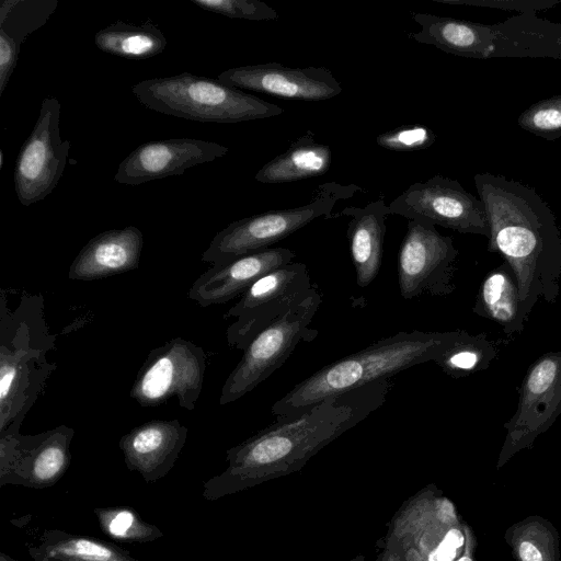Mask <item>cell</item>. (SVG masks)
I'll return each instance as SVG.
<instances>
[{
  "mask_svg": "<svg viewBox=\"0 0 561 561\" xmlns=\"http://www.w3.org/2000/svg\"><path fill=\"white\" fill-rule=\"evenodd\" d=\"M321 302L322 294L314 284L305 299L249 343L222 386L220 405L233 402L252 391L285 363L299 342H311L317 337L318 330L309 328V324Z\"/></svg>",
  "mask_w": 561,
  "mask_h": 561,
  "instance_id": "obj_8",
  "label": "cell"
},
{
  "mask_svg": "<svg viewBox=\"0 0 561 561\" xmlns=\"http://www.w3.org/2000/svg\"><path fill=\"white\" fill-rule=\"evenodd\" d=\"M518 552L522 561H542L540 551L529 541L522 542Z\"/></svg>",
  "mask_w": 561,
  "mask_h": 561,
  "instance_id": "obj_34",
  "label": "cell"
},
{
  "mask_svg": "<svg viewBox=\"0 0 561 561\" xmlns=\"http://www.w3.org/2000/svg\"><path fill=\"white\" fill-rule=\"evenodd\" d=\"M463 543V537L457 529L447 533L438 548L431 553L430 561H451L456 550Z\"/></svg>",
  "mask_w": 561,
  "mask_h": 561,
  "instance_id": "obj_33",
  "label": "cell"
},
{
  "mask_svg": "<svg viewBox=\"0 0 561 561\" xmlns=\"http://www.w3.org/2000/svg\"><path fill=\"white\" fill-rule=\"evenodd\" d=\"M186 437L187 427L179 420H152L123 435L118 446L127 468L152 483L174 467Z\"/></svg>",
  "mask_w": 561,
  "mask_h": 561,
  "instance_id": "obj_19",
  "label": "cell"
},
{
  "mask_svg": "<svg viewBox=\"0 0 561 561\" xmlns=\"http://www.w3.org/2000/svg\"><path fill=\"white\" fill-rule=\"evenodd\" d=\"M556 48H557V59H561V23H559L558 33L556 35Z\"/></svg>",
  "mask_w": 561,
  "mask_h": 561,
  "instance_id": "obj_35",
  "label": "cell"
},
{
  "mask_svg": "<svg viewBox=\"0 0 561 561\" xmlns=\"http://www.w3.org/2000/svg\"><path fill=\"white\" fill-rule=\"evenodd\" d=\"M205 370L203 347L172 337L148 353L130 388V397L144 408L159 407L176 397L182 409L192 411L203 390Z\"/></svg>",
  "mask_w": 561,
  "mask_h": 561,
  "instance_id": "obj_9",
  "label": "cell"
},
{
  "mask_svg": "<svg viewBox=\"0 0 561 561\" xmlns=\"http://www.w3.org/2000/svg\"><path fill=\"white\" fill-rule=\"evenodd\" d=\"M506 341L486 333L471 335L462 331L459 339L434 363L448 376L461 378L486 369L499 356Z\"/></svg>",
  "mask_w": 561,
  "mask_h": 561,
  "instance_id": "obj_27",
  "label": "cell"
},
{
  "mask_svg": "<svg viewBox=\"0 0 561 561\" xmlns=\"http://www.w3.org/2000/svg\"><path fill=\"white\" fill-rule=\"evenodd\" d=\"M363 188L335 182L320 184L309 203L285 209H274L241 218L218 231L202 254V261L213 266L226 264L242 255L268 249L319 217L330 219L341 199L354 196Z\"/></svg>",
  "mask_w": 561,
  "mask_h": 561,
  "instance_id": "obj_7",
  "label": "cell"
},
{
  "mask_svg": "<svg viewBox=\"0 0 561 561\" xmlns=\"http://www.w3.org/2000/svg\"><path fill=\"white\" fill-rule=\"evenodd\" d=\"M313 285L306 264L300 262L264 274L224 316L234 318L226 331L229 346L243 351L262 330L305 299Z\"/></svg>",
  "mask_w": 561,
  "mask_h": 561,
  "instance_id": "obj_10",
  "label": "cell"
},
{
  "mask_svg": "<svg viewBox=\"0 0 561 561\" xmlns=\"http://www.w3.org/2000/svg\"><path fill=\"white\" fill-rule=\"evenodd\" d=\"M472 311L496 322L507 335L524 330L529 316L519 300L515 274L505 261L483 278Z\"/></svg>",
  "mask_w": 561,
  "mask_h": 561,
  "instance_id": "obj_23",
  "label": "cell"
},
{
  "mask_svg": "<svg viewBox=\"0 0 561 561\" xmlns=\"http://www.w3.org/2000/svg\"><path fill=\"white\" fill-rule=\"evenodd\" d=\"M473 181L490 227L488 251L501 254L513 270L524 311L529 316L539 298L554 304L561 232L552 210L520 182L491 173H477Z\"/></svg>",
  "mask_w": 561,
  "mask_h": 561,
  "instance_id": "obj_1",
  "label": "cell"
},
{
  "mask_svg": "<svg viewBox=\"0 0 561 561\" xmlns=\"http://www.w3.org/2000/svg\"><path fill=\"white\" fill-rule=\"evenodd\" d=\"M94 43L103 53L141 60L161 54L167 46V38L148 18L138 25L116 21L98 31Z\"/></svg>",
  "mask_w": 561,
  "mask_h": 561,
  "instance_id": "obj_26",
  "label": "cell"
},
{
  "mask_svg": "<svg viewBox=\"0 0 561 561\" xmlns=\"http://www.w3.org/2000/svg\"><path fill=\"white\" fill-rule=\"evenodd\" d=\"M454 5H476L502 10H515L520 13L536 12L554 7L560 0H433Z\"/></svg>",
  "mask_w": 561,
  "mask_h": 561,
  "instance_id": "obj_32",
  "label": "cell"
},
{
  "mask_svg": "<svg viewBox=\"0 0 561 561\" xmlns=\"http://www.w3.org/2000/svg\"><path fill=\"white\" fill-rule=\"evenodd\" d=\"M436 140L435 133L427 126L402 125L377 136L378 146L392 151H416L426 149Z\"/></svg>",
  "mask_w": 561,
  "mask_h": 561,
  "instance_id": "obj_31",
  "label": "cell"
},
{
  "mask_svg": "<svg viewBox=\"0 0 561 561\" xmlns=\"http://www.w3.org/2000/svg\"><path fill=\"white\" fill-rule=\"evenodd\" d=\"M517 125L540 138H561V94L531 104L520 113Z\"/></svg>",
  "mask_w": 561,
  "mask_h": 561,
  "instance_id": "obj_29",
  "label": "cell"
},
{
  "mask_svg": "<svg viewBox=\"0 0 561 561\" xmlns=\"http://www.w3.org/2000/svg\"><path fill=\"white\" fill-rule=\"evenodd\" d=\"M101 530L110 538L130 543H147L163 536L152 524L145 522L129 506L100 507L94 510Z\"/></svg>",
  "mask_w": 561,
  "mask_h": 561,
  "instance_id": "obj_28",
  "label": "cell"
},
{
  "mask_svg": "<svg viewBox=\"0 0 561 561\" xmlns=\"http://www.w3.org/2000/svg\"><path fill=\"white\" fill-rule=\"evenodd\" d=\"M0 160H1L0 161V169H1L3 165V151L2 150L0 151Z\"/></svg>",
  "mask_w": 561,
  "mask_h": 561,
  "instance_id": "obj_38",
  "label": "cell"
},
{
  "mask_svg": "<svg viewBox=\"0 0 561 561\" xmlns=\"http://www.w3.org/2000/svg\"><path fill=\"white\" fill-rule=\"evenodd\" d=\"M30 557L77 561H140L127 550L100 539L69 534L60 529H46L39 545L28 547Z\"/></svg>",
  "mask_w": 561,
  "mask_h": 561,
  "instance_id": "obj_25",
  "label": "cell"
},
{
  "mask_svg": "<svg viewBox=\"0 0 561 561\" xmlns=\"http://www.w3.org/2000/svg\"><path fill=\"white\" fill-rule=\"evenodd\" d=\"M296 253L287 248H268L211 266L192 284L187 296L202 307L221 305L242 295L264 274L294 262Z\"/></svg>",
  "mask_w": 561,
  "mask_h": 561,
  "instance_id": "obj_18",
  "label": "cell"
},
{
  "mask_svg": "<svg viewBox=\"0 0 561 561\" xmlns=\"http://www.w3.org/2000/svg\"><path fill=\"white\" fill-rule=\"evenodd\" d=\"M391 214L409 220H422L456 230L482 234L489 239L490 227L483 203L453 179L436 174L411 184L389 205Z\"/></svg>",
  "mask_w": 561,
  "mask_h": 561,
  "instance_id": "obj_13",
  "label": "cell"
},
{
  "mask_svg": "<svg viewBox=\"0 0 561 561\" xmlns=\"http://www.w3.org/2000/svg\"><path fill=\"white\" fill-rule=\"evenodd\" d=\"M458 561H471V559H470V558H468V557H462V558H460Z\"/></svg>",
  "mask_w": 561,
  "mask_h": 561,
  "instance_id": "obj_39",
  "label": "cell"
},
{
  "mask_svg": "<svg viewBox=\"0 0 561 561\" xmlns=\"http://www.w3.org/2000/svg\"><path fill=\"white\" fill-rule=\"evenodd\" d=\"M331 162V148L318 142L314 134L307 130L286 151L265 163L255 180L263 184H282L316 178L324 174Z\"/></svg>",
  "mask_w": 561,
  "mask_h": 561,
  "instance_id": "obj_24",
  "label": "cell"
},
{
  "mask_svg": "<svg viewBox=\"0 0 561 561\" xmlns=\"http://www.w3.org/2000/svg\"><path fill=\"white\" fill-rule=\"evenodd\" d=\"M142 247V232L135 226L103 231L81 249L69 267L68 277L87 282L136 270Z\"/></svg>",
  "mask_w": 561,
  "mask_h": 561,
  "instance_id": "obj_20",
  "label": "cell"
},
{
  "mask_svg": "<svg viewBox=\"0 0 561 561\" xmlns=\"http://www.w3.org/2000/svg\"><path fill=\"white\" fill-rule=\"evenodd\" d=\"M458 250L453 239L440 234L435 225L409 220L398 253V283L401 296L412 299L422 294L445 297L456 289L454 276Z\"/></svg>",
  "mask_w": 561,
  "mask_h": 561,
  "instance_id": "obj_12",
  "label": "cell"
},
{
  "mask_svg": "<svg viewBox=\"0 0 561 561\" xmlns=\"http://www.w3.org/2000/svg\"><path fill=\"white\" fill-rule=\"evenodd\" d=\"M43 296L24 294L11 310L1 296L0 435L20 433L21 424L56 369L47 360L55 347L44 318Z\"/></svg>",
  "mask_w": 561,
  "mask_h": 561,
  "instance_id": "obj_4",
  "label": "cell"
},
{
  "mask_svg": "<svg viewBox=\"0 0 561 561\" xmlns=\"http://www.w3.org/2000/svg\"><path fill=\"white\" fill-rule=\"evenodd\" d=\"M198 8L232 19L265 21L278 19L275 9L260 0H191Z\"/></svg>",
  "mask_w": 561,
  "mask_h": 561,
  "instance_id": "obj_30",
  "label": "cell"
},
{
  "mask_svg": "<svg viewBox=\"0 0 561 561\" xmlns=\"http://www.w3.org/2000/svg\"><path fill=\"white\" fill-rule=\"evenodd\" d=\"M228 147L193 138H172L147 141L135 148L119 163L114 181L125 185H140L171 175L201 163L224 157Z\"/></svg>",
  "mask_w": 561,
  "mask_h": 561,
  "instance_id": "obj_17",
  "label": "cell"
},
{
  "mask_svg": "<svg viewBox=\"0 0 561 561\" xmlns=\"http://www.w3.org/2000/svg\"><path fill=\"white\" fill-rule=\"evenodd\" d=\"M73 435L67 425L35 435H0V486L44 489L56 484L69 468Z\"/></svg>",
  "mask_w": 561,
  "mask_h": 561,
  "instance_id": "obj_14",
  "label": "cell"
},
{
  "mask_svg": "<svg viewBox=\"0 0 561 561\" xmlns=\"http://www.w3.org/2000/svg\"><path fill=\"white\" fill-rule=\"evenodd\" d=\"M60 116V102L44 98L35 126L19 151L13 181L23 206L44 199L62 176L70 141L61 139Z\"/></svg>",
  "mask_w": 561,
  "mask_h": 561,
  "instance_id": "obj_11",
  "label": "cell"
},
{
  "mask_svg": "<svg viewBox=\"0 0 561 561\" xmlns=\"http://www.w3.org/2000/svg\"><path fill=\"white\" fill-rule=\"evenodd\" d=\"M561 413V351L539 356L528 368L519 388L517 409L505 424L507 442H531L549 428Z\"/></svg>",
  "mask_w": 561,
  "mask_h": 561,
  "instance_id": "obj_16",
  "label": "cell"
},
{
  "mask_svg": "<svg viewBox=\"0 0 561 561\" xmlns=\"http://www.w3.org/2000/svg\"><path fill=\"white\" fill-rule=\"evenodd\" d=\"M37 561H77V560L43 558V559H38Z\"/></svg>",
  "mask_w": 561,
  "mask_h": 561,
  "instance_id": "obj_37",
  "label": "cell"
},
{
  "mask_svg": "<svg viewBox=\"0 0 561 561\" xmlns=\"http://www.w3.org/2000/svg\"><path fill=\"white\" fill-rule=\"evenodd\" d=\"M390 378L327 398L301 411L275 416V422L227 453L230 470L244 478L319 447L355 426L380 408L391 389Z\"/></svg>",
  "mask_w": 561,
  "mask_h": 561,
  "instance_id": "obj_2",
  "label": "cell"
},
{
  "mask_svg": "<svg viewBox=\"0 0 561 561\" xmlns=\"http://www.w3.org/2000/svg\"><path fill=\"white\" fill-rule=\"evenodd\" d=\"M58 0H2L0 4V95L16 68L24 39L44 26Z\"/></svg>",
  "mask_w": 561,
  "mask_h": 561,
  "instance_id": "obj_22",
  "label": "cell"
},
{
  "mask_svg": "<svg viewBox=\"0 0 561 561\" xmlns=\"http://www.w3.org/2000/svg\"><path fill=\"white\" fill-rule=\"evenodd\" d=\"M217 79L234 89L296 101H324L342 91L341 83L324 67L289 68L275 61L230 68Z\"/></svg>",
  "mask_w": 561,
  "mask_h": 561,
  "instance_id": "obj_15",
  "label": "cell"
},
{
  "mask_svg": "<svg viewBox=\"0 0 561 561\" xmlns=\"http://www.w3.org/2000/svg\"><path fill=\"white\" fill-rule=\"evenodd\" d=\"M389 205L382 198L368 203L364 207L350 206L330 219L350 216L346 236L356 274V283L360 287L368 286L377 276L382 259L386 218L390 215Z\"/></svg>",
  "mask_w": 561,
  "mask_h": 561,
  "instance_id": "obj_21",
  "label": "cell"
},
{
  "mask_svg": "<svg viewBox=\"0 0 561 561\" xmlns=\"http://www.w3.org/2000/svg\"><path fill=\"white\" fill-rule=\"evenodd\" d=\"M421 26L410 37L421 44L467 58H553L559 23L525 12L495 24L411 13Z\"/></svg>",
  "mask_w": 561,
  "mask_h": 561,
  "instance_id": "obj_5",
  "label": "cell"
},
{
  "mask_svg": "<svg viewBox=\"0 0 561 561\" xmlns=\"http://www.w3.org/2000/svg\"><path fill=\"white\" fill-rule=\"evenodd\" d=\"M0 561H18V560L4 552H0Z\"/></svg>",
  "mask_w": 561,
  "mask_h": 561,
  "instance_id": "obj_36",
  "label": "cell"
},
{
  "mask_svg": "<svg viewBox=\"0 0 561 561\" xmlns=\"http://www.w3.org/2000/svg\"><path fill=\"white\" fill-rule=\"evenodd\" d=\"M462 331H402L378 340L298 382L272 405V414L274 417L290 415L327 398L391 378L412 366L435 362Z\"/></svg>",
  "mask_w": 561,
  "mask_h": 561,
  "instance_id": "obj_3",
  "label": "cell"
},
{
  "mask_svg": "<svg viewBox=\"0 0 561 561\" xmlns=\"http://www.w3.org/2000/svg\"><path fill=\"white\" fill-rule=\"evenodd\" d=\"M136 99L161 114L203 122L241 123L280 115L284 110L218 79L190 72L139 81L131 87Z\"/></svg>",
  "mask_w": 561,
  "mask_h": 561,
  "instance_id": "obj_6",
  "label": "cell"
}]
</instances>
